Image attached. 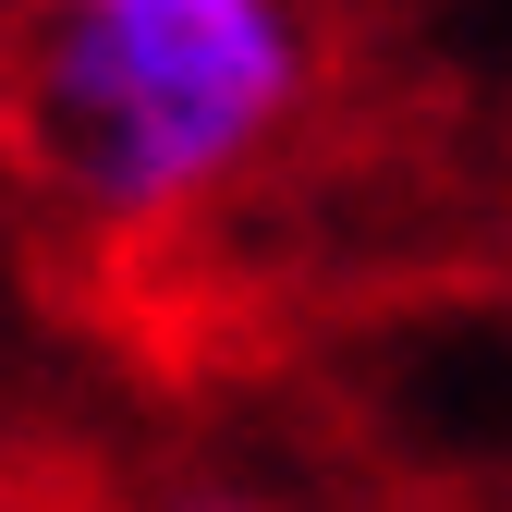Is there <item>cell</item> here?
Listing matches in <instances>:
<instances>
[{
  "mask_svg": "<svg viewBox=\"0 0 512 512\" xmlns=\"http://www.w3.org/2000/svg\"><path fill=\"white\" fill-rule=\"evenodd\" d=\"M342 0H0V208L74 330L183 366L330 147Z\"/></svg>",
  "mask_w": 512,
  "mask_h": 512,
  "instance_id": "6da1fadb",
  "label": "cell"
},
{
  "mask_svg": "<svg viewBox=\"0 0 512 512\" xmlns=\"http://www.w3.org/2000/svg\"><path fill=\"white\" fill-rule=\"evenodd\" d=\"M159 512H281V500H256V488H208V476H183Z\"/></svg>",
  "mask_w": 512,
  "mask_h": 512,
  "instance_id": "7a4b0ae2",
  "label": "cell"
}]
</instances>
